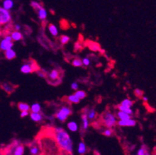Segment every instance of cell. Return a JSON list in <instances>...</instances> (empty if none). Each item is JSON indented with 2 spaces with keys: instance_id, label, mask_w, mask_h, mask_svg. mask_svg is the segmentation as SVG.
I'll use <instances>...</instances> for the list:
<instances>
[{
  "instance_id": "1",
  "label": "cell",
  "mask_w": 156,
  "mask_h": 155,
  "mask_svg": "<svg viewBox=\"0 0 156 155\" xmlns=\"http://www.w3.org/2000/svg\"><path fill=\"white\" fill-rule=\"evenodd\" d=\"M54 137L57 144L63 151L68 153L73 152L74 143L70 135L61 126H57L54 129Z\"/></svg>"
},
{
  "instance_id": "2",
  "label": "cell",
  "mask_w": 156,
  "mask_h": 155,
  "mask_svg": "<svg viewBox=\"0 0 156 155\" xmlns=\"http://www.w3.org/2000/svg\"><path fill=\"white\" fill-rule=\"evenodd\" d=\"M118 118L117 115L112 113L111 111H106L102 115V123L106 127L113 128L116 125H117Z\"/></svg>"
},
{
  "instance_id": "3",
  "label": "cell",
  "mask_w": 156,
  "mask_h": 155,
  "mask_svg": "<svg viewBox=\"0 0 156 155\" xmlns=\"http://www.w3.org/2000/svg\"><path fill=\"white\" fill-rule=\"evenodd\" d=\"M72 108L69 106H64L61 107L55 113V118L58 121L64 123L68 119V118L72 115Z\"/></svg>"
},
{
  "instance_id": "4",
  "label": "cell",
  "mask_w": 156,
  "mask_h": 155,
  "mask_svg": "<svg viewBox=\"0 0 156 155\" xmlns=\"http://www.w3.org/2000/svg\"><path fill=\"white\" fill-rule=\"evenodd\" d=\"M12 20V16L9 10L5 9L4 8H0V24L2 26L10 23Z\"/></svg>"
},
{
  "instance_id": "5",
  "label": "cell",
  "mask_w": 156,
  "mask_h": 155,
  "mask_svg": "<svg viewBox=\"0 0 156 155\" xmlns=\"http://www.w3.org/2000/svg\"><path fill=\"white\" fill-rule=\"evenodd\" d=\"M13 47V41L12 39L10 34L5 35L3 39H2L0 42V49L2 51H5L7 50L12 49Z\"/></svg>"
},
{
  "instance_id": "6",
  "label": "cell",
  "mask_w": 156,
  "mask_h": 155,
  "mask_svg": "<svg viewBox=\"0 0 156 155\" xmlns=\"http://www.w3.org/2000/svg\"><path fill=\"white\" fill-rule=\"evenodd\" d=\"M34 71H37V66L33 61L24 63L20 68V72L23 74H30Z\"/></svg>"
},
{
  "instance_id": "7",
  "label": "cell",
  "mask_w": 156,
  "mask_h": 155,
  "mask_svg": "<svg viewBox=\"0 0 156 155\" xmlns=\"http://www.w3.org/2000/svg\"><path fill=\"white\" fill-rule=\"evenodd\" d=\"M117 125L120 127H132L137 125V121L134 119L130 118L128 119H124V120H118Z\"/></svg>"
},
{
  "instance_id": "8",
  "label": "cell",
  "mask_w": 156,
  "mask_h": 155,
  "mask_svg": "<svg viewBox=\"0 0 156 155\" xmlns=\"http://www.w3.org/2000/svg\"><path fill=\"white\" fill-rule=\"evenodd\" d=\"M30 117L31 120L35 123H41L44 119L43 115L41 113H30Z\"/></svg>"
},
{
  "instance_id": "9",
  "label": "cell",
  "mask_w": 156,
  "mask_h": 155,
  "mask_svg": "<svg viewBox=\"0 0 156 155\" xmlns=\"http://www.w3.org/2000/svg\"><path fill=\"white\" fill-rule=\"evenodd\" d=\"M84 113L87 115L88 118L90 121H93L96 118L97 116V113H96V111L94 109L91 108V109H86L84 110Z\"/></svg>"
},
{
  "instance_id": "10",
  "label": "cell",
  "mask_w": 156,
  "mask_h": 155,
  "mask_svg": "<svg viewBox=\"0 0 156 155\" xmlns=\"http://www.w3.org/2000/svg\"><path fill=\"white\" fill-rule=\"evenodd\" d=\"M81 118H82V126H83L82 128H83V130H87L88 128L89 127V121H90V120H89L87 115L85 113L82 114Z\"/></svg>"
},
{
  "instance_id": "11",
  "label": "cell",
  "mask_w": 156,
  "mask_h": 155,
  "mask_svg": "<svg viewBox=\"0 0 156 155\" xmlns=\"http://www.w3.org/2000/svg\"><path fill=\"white\" fill-rule=\"evenodd\" d=\"M2 88L8 94L12 93L14 92V90H15V86L12 85V84L9 83V82H4V83H2Z\"/></svg>"
},
{
  "instance_id": "12",
  "label": "cell",
  "mask_w": 156,
  "mask_h": 155,
  "mask_svg": "<svg viewBox=\"0 0 156 155\" xmlns=\"http://www.w3.org/2000/svg\"><path fill=\"white\" fill-rule=\"evenodd\" d=\"M67 128L68 130L71 132H77L79 130V124L76 123V121H74V120H72V121H69L67 123Z\"/></svg>"
},
{
  "instance_id": "13",
  "label": "cell",
  "mask_w": 156,
  "mask_h": 155,
  "mask_svg": "<svg viewBox=\"0 0 156 155\" xmlns=\"http://www.w3.org/2000/svg\"><path fill=\"white\" fill-rule=\"evenodd\" d=\"M4 57L7 60H13L14 58H16V53L13 49H9L4 51Z\"/></svg>"
},
{
  "instance_id": "14",
  "label": "cell",
  "mask_w": 156,
  "mask_h": 155,
  "mask_svg": "<svg viewBox=\"0 0 156 155\" xmlns=\"http://www.w3.org/2000/svg\"><path fill=\"white\" fill-rule=\"evenodd\" d=\"M78 153L79 155H84L87 152V147H86V143L83 141L79 142L78 144V148H77Z\"/></svg>"
},
{
  "instance_id": "15",
  "label": "cell",
  "mask_w": 156,
  "mask_h": 155,
  "mask_svg": "<svg viewBox=\"0 0 156 155\" xmlns=\"http://www.w3.org/2000/svg\"><path fill=\"white\" fill-rule=\"evenodd\" d=\"M40 152V147L37 143H31L30 146V153L31 155H39Z\"/></svg>"
},
{
  "instance_id": "16",
  "label": "cell",
  "mask_w": 156,
  "mask_h": 155,
  "mask_svg": "<svg viewBox=\"0 0 156 155\" xmlns=\"http://www.w3.org/2000/svg\"><path fill=\"white\" fill-rule=\"evenodd\" d=\"M48 79H51V81H56L58 79H59V77H60V73L57 69H53L50 73L48 75Z\"/></svg>"
},
{
  "instance_id": "17",
  "label": "cell",
  "mask_w": 156,
  "mask_h": 155,
  "mask_svg": "<svg viewBox=\"0 0 156 155\" xmlns=\"http://www.w3.org/2000/svg\"><path fill=\"white\" fill-rule=\"evenodd\" d=\"M11 37H12V39L13 41H20L23 39V34L21 33L20 31L14 30L12 31L10 33Z\"/></svg>"
},
{
  "instance_id": "18",
  "label": "cell",
  "mask_w": 156,
  "mask_h": 155,
  "mask_svg": "<svg viewBox=\"0 0 156 155\" xmlns=\"http://www.w3.org/2000/svg\"><path fill=\"white\" fill-rule=\"evenodd\" d=\"M81 99L76 96V94H71L69 96H67V101L70 103H74V104H78L80 102Z\"/></svg>"
},
{
  "instance_id": "19",
  "label": "cell",
  "mask_w": 156,
  "mask_h": 155,
  "mask_svg": "<svg viewBox=\"0 0 156 155\" xmlns=\"http://www.w3.org/2000/svg\"><path fill=\"white\" fill-rule=\"evenodd\" d=\"M116 115H117V117L118 118V120H124V119H128L131 118L130 115L120 110L117 111V113H116Z\"/></svg>"
},
{
  "instance_id": "20",
  "label": "cell",
  "mask_w": 156,
  "mask_h": 155,
  "mask_svg": "<svg viewBox=\"0 0 156 155\" xmlns=\"http://www.w3.org/2000/svg\"><path fill=\"white\" fill-rule=\"evenodd\" d=\"M14 2L13 0H4L2 2V8L7 10H10L13 8Z\"/></svg>"
},
{
  "instance_id": "21",
  "label": "cell",
  "mask_w": 156,
  "mask_h": 155,
  "mask_svg": "<svg viewBox=\"0 0 156 155\" xmlns=\"http://www.w3.org/2000/svg\"><path fill=\"white\" fill-rule=\"evenodd\" d=\"M37 15H38V18H39L41 20L44 21L47 19V17H48V12L45 9L44 7H42L41 9L37 11Z\"/></svg>"
},
{
  "instance_id": "22",
  "label": "cell",
  "mask_w": 156,
  "mask_h": 155,
  "mask_svg": "<svg viewBox=\"0 0 156 155\" xmlns=\"http://www.w3.org/2000/svg\"><path fill=\"white\" fill-rule=\"evenodd\" d=\"M48 31L50 32V33L53 37L58 36V27L55 24H49V26H48Z\"/></svg>"
},
{
  "instance_id": "23",
  "label": "cell",
  "mask_w": 156,
  "mask_h": 155,
  "mask_svg": "<svg viewBox=\"0 0 156 155\" xmlns=\"http://www.w3.org/2000/svg\"><path fill=\"white\" fill-rule=\"evenodd\" d=\"M117 109L120 111H122V112H124V113H127V114L130 115V116H132L134 114V111L131 108H129V107H126V106H122L121 104L118 105L117 106Z\"/></svg>"
},
{
  "instance_id": "24",
  "label": "cell",
  "mask_w": 156,
  "mask_h": 155,
  "mask_svg": "<svg viewBox=\"0 0 156 155\" xmlns=\"http://www.w3.org/2000/svg\"><path fill=\"white\" fill-rule=\"evenodd\" d=\"M24 151H25V147H24L23 145L20 143V144L18 145V146H16V147L15 148L13 154L12 155H23Z\"/></svg>"
},
{
  "instance_id": "25",
  "label": "cell",
  "mask_w": 156,
  "mask_h": 155,
  "mask_svg": "<svg viewBox=\"0 0 156 155\" xmlns=\"http://www.w3.org/2000/svg\"><path fill=\"white\" fill-rule=\"evenodd\" d=\"M17 107L20 112L30 110V106L27 103H26V102H20V103H18Z\"/></svg>"
},
{
  "instance_id": "26",
  "label": "cell",
  "mask_w": 156,
  "mask_h": 155,
  "mask_svg": "<svg viewBox=\"0 0 156 155\" xmlns=\"http://www.w3.org/2000/svg\"><path fill=\"white\" fill-rule=\"evenodd\" d=\"M30 111L31 113H41V106L36 102V103H34L30 106Z\"/></svg>"
},
{
  "instance_id": "27",
  "label": "cell",
  "mask_w": 156,
  "mask_h": 155,
  "mask_svg": "<svg viewBox=\"0 0 156 155\" xmlns=\"http://www.w3.org/2000/svg\"><path fill=\"white\" fill-rule=\"evenodd\" d=\"M120 104L122 106H126V107H129V108H132L133 105H134V102L130 99H124V100H122L121 103Z\"/></svg>"
},
{
  "instance_id": "28",
  "label": "cell",
  "mask_w": 156,
  "mask_h": 155,
  "mask_svg": "<svg viewBox=\"0 0 156 155\" xmlns=\"http://www.w3.org/2000/svg\"><path fill=\"white\" fill-rule=\"evenodd\" d=\"M30 5L37 12V11L39 10V9H41L43 7L41 4L38 2H36V1H32V2H30Z\"/></svg>"
},
{
  "instance_id": "29",
  "label": "cell",
  "mask_w": 156,
  "mask_h": 155,
  "mask_svg": "<svg viewBox=\"0 0 156 155\" xmlns=\"http://www.w3.org/2000/svg\"><path fill=\"white\" fill-rule=\"evenodd\" d=\"M102 133H103V135H104L105 136H108V137L109 136H111L113 133V128H105V129L103 130V131H102Z\"/></svg>"
},
{
  "instance_id": "30",
  "label": "cell",
  "mask_w": 156,
  "mask_h": 155,
  "mask_svg": "<svg viewBox=\"0 0 156 155\" xmlns=\"http://www.w3.org/2000/svg\"><path fill=\"white\" fill-rule=\"evenodd\" d=\"M72 65H73L74 67H76V68L82 67L83 65V61L79 59V58H75V59H73V61L72 62Z\"/></svg>"
},
{
  "instance_id": "31",
  "label": "cell",
  "mask_w": 156,
  "mask_h": 155,
  "mask_svg": "<svg viewBox=\"0 0 156 155\" xmlns=\"http://www.w3.org/2000/svg\"><path fill=\"white\" fill-rule=\"evenodd\" d=\"M75 94L80 99H83L86 97V92L83 90H77L75 92Z\"/></svg>"
},
{
  "instance_id": "32",
  "label": "cell",
  "mask_w": 156,
  "mask_h": 155,
  "mask_svg": "<svg viewBox=\"0 0 156 155\" xmlns=\"http://www.w3.org/2000/svg\"><path fill=\"white\" fill-rule=\"evenodd\" d=\"M69 41H70V37L67 35H62V36L60 37V43L62 44H67Z\"/></svg>"
},
{
  "instance_id": "33",
  "label": "cell",
  "mask_w": 156,
  "mask_h": 155,
  "mask_svg": "<svg viewBox=\"0 0 156 155\" xmlns=\"http://www.w3.org/2000/svg\"><path fill=\"white\" fill-rule=\"evenodd\" d=\"M36 72H37V75L40 78H42V79L46 78L48 75V73L46 72V70H44V69H43V72H42V71L37 70Z\"/></svg>"
},
{
  "instance_id": "34",
  "label": "cell",
  "mask_w": 156,
  "mask_h": 155,
  "mask_svg": "<svg viewBox=\"0 0 156 155\" xmlns=\"http://www.w3.org/2000/svg\"><path fill=\"white\" fill-rule=\"evenodd\" d=\"M147 147H146L145 146H142L141 148L137 150V155H145V153H146V151H147Z\"/></svg>"
},
{
  "instance_id": "35",
  "label": "cell",
  "mask_w": 156,
  "mask_h": 155,
  "mask_svg": "<svg viewBox=\"0 0 156 155\" xmlns=\"http://www.w3.org/2000/svg\"><path fill=\"white\" fill-rule=\"evenodd\" d=\"M134 95L138 98H142L143 96H143V92L141 89H136L135 90H134Z\"/></svg>"
},
{
  "instance_id": "36",
  "label": "cell",
  "mask_w": 156,
  "mask_h": 155,
  "mask_svg": "<svg viewBox=\"0 0 156 155\" xmlns=\"http://www.w3.org/2000/svg\"><path fill=\"white\" fill-rule=\"evenodd\" d=\"M71 88L74 91L79 90V84L77 82H72V85H71Z\"/></svg>"
},
{
  "instance_id": "37",
  "label": "cell",
  "mask_w": 156,
  "mask_h": 155,
  "mask_svg": "<svg viewBox=\"0 0 156 155\" xmlns=\"http://www.w3.org/2000/svg\"><path fill=\"white\" fill-rule=\"evenodd\" d=\"M82 61H83V64L84 66H89L90 65V60L88 58H84Z\"/></svg>"
},
{
  "instance_id": "38",
  "label": "cell",
  "mask_w": 156,
  "mask_h": 155,
  "mask_svg": "<svg viewBox=\"0 0 156 155\" xmlns=\"http://www.w3.org/2000/svg\"><path fill=\"white\" fill-rule=\"evenodd\" d=\"M30 113H29V111H23V112H21L20 113V116L22 118H24L30 116Z\"/></svg>"
},
{
  "instance_id": "39",
  "label": "cell",
  "mask_w": 156,
  "mask_h": 155,
  "mask_svg": "<svg viewBox=\"0 0 156 155\" xmlns=\"http://www.w3.org/2000/svg\"><path fill=\"white\" fill-rule=\"evenodd\" d=\"M20 29H21V26L20 25V24H15V25H14V30H17V31H20Z\"/></svg>"
},
{
  "instance_id": "40",
  "label": "cell",
  "mask_w": 156,
  "mask_h": 155,
  "mask_svg": "<svg viewBox=\"0 0 156 155\" xmlns=\"http://www.w3.org/2000/svg\"><path fill=\"white\" fill-rule=\"evenodd\" d=\"M55 116H49L48 117V119H49V120H50V121H53L54 119H55Z\"/></svg>"
},
{
  "instance_id": "41",
  "label": "cell",
  "mask_w": 156,
  "mask_h": 155,
  "mask_svg": "<svg viewBox=\"0 0 156 155\" xmlns=\"http://www.w3.org/2000/svg\"><path fill=\"white\" fill-rule=\"evenodd\" d=\"M142 100L144 101V102H147V101H148V98L146 97V96H143V97H142Z\"/></svg>"
},
{
  "instance_id": "42",
  "label": "cell",
  "mask_w": 156,
  "mask_h": 155,
  "mask_svg": "<svg viewBox=\"0 0 156 155\" xmlns=\"http://www.w3.org/2000/svg\"><path fill=\"white\" fill-rule=\"evenodd\" d=\"M130 155H137V154H135V153H131Z\"/></svg>"
}]
</instances>
